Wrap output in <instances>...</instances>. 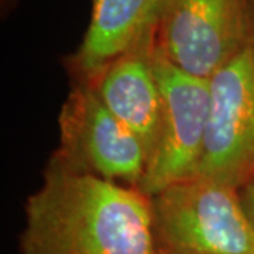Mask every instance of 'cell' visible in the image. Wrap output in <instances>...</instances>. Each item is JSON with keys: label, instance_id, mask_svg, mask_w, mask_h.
<instances>
[{"label": "cell", "instance_id": "cell-1", "mask_svg": "<svg viewBox=\"0 0 254 254\" xmlns=\"http://www.w3.org/2000/svg\"><path fill=\"white\" fill-rule=\"evenodd\" d=\"M21 254H160L151 198L50 163L26 203Z\"/></svg>", "mask_w": 254, "mask_h": 254}, {"label": "cell", "instance_id": "cell-2", "mask_svg": "<svg viewBox=\"0 0 254 254\" xmlns=\"http://www.w3.org/2000/svg\"><path fill=\"white\" fill-rule=\"evenodd\" d=\"M160 254H254V227L237 188L202 177L151 196Z\"/></svg>", "mask_w": 254, "mask_h": 254}, {"label": "cell", "instance_id": "cell-3", "mask_svg": "<svg viewBox=\"0 0 254 254\" xmlns=\"http://www.w3.org/2000/svg\"><path fill=\"white\" fill-rule=\"evenodd\" d=\"M60 145L50 163L73 173L140 188L148 154L93 88L73 83L58 118Z\"/></svg>", "mask_w": 254, "mask_h": 254}, {"label": "cell", "instance_id": "cell-4", "mask_svg": "<svg viewBox=\"0 0 254 254\" xmlns=\"http://www.w3.org/2000/svg\"><path fill=\"white\" fill-rule=\"evenodd\" d=\"M153 66L163 112L158 138L138 188L150 198L177 182L198 175L210 106L209 79L184 72L157 48Z\"/></svg>", "mask_w": 254, "mask_h": 254}, {"label": "cell", "instance_id": "cell-5", "mask_svg": "<svg viewBox=\"0 0 254 254\" xmlns=\"http://www.w3.org/2000/svg\"><path fill=\"white\" fill-rule=\"evenodd\" d=\"M209 85L208 130L196 177L240 190L254 178V40Z\"/></svg>", "mask_w": 254, "mask_h": 254}, {"label": "cell", "instance_id": "cell-6", "mask_svg": "<svg viewBox=\"0 0 254 254\" xmlns=\"http://www.w3.org/2000/svg\"><path fill=\"white\" fill-rule=\"evenodd\" d=\"M250 41L249 0H171L155 48L184 72L210 79Z\"/></svg>", "mask_w": 254, "mask_h": 254}, {"label": "cell", "instance_id": "cell-7", "mask_svg": "<svg viewBox=\"0 0 254 254\" xmlns=\"http://www.w3.org/2000/svg\"><path fill=\"white\" fill-rule=\"evenodd\" d=\"M171 0H92L89 26L76 51L64 60L73 83H91L109 64L157 33Z\"/></svg>", "mask_w": 254, "mask_h": 254}, {"label": "cell", "instance_id": "cell-8", "mask_svg": "<svg viewBox=\"0 0 254 254\" xmlns=\"http://www.w3.org/2000/svg\"><path fill=\"white\" fill-rule=\"evenodd\" d=\"M154 51L155 41L144 43L109 64L91 83H82L93 88L112 115L140 138L148 158L158 138L163 112Z\"/></svg>", "mask_w": 254, "mask_h": 254}, {"label": "cell", "instance_id": "cell-9", "mask_svg": "<svg viewBox=\"0 0 254 254\" xmlns=\"http://www.w3.org/2000/svg\"><path fill=\"white\" fill-rule=\"evenodd\" d=\"M239 192H240V199H242L246 215L254 227V178L247 182L245 187H242Z\"/></svg>", "mask_w": 254, "mask_h": 254}, {"label": "cell", "instance_id": "cell-10", "mask_svg": "<svg viewBox=\"0 0 254 254\" xmlns=\"http://www.w3.org/2000/svg\"><path fill=\"white\" fill-rule=\"evenodd\" d=\"M16 3H17V0H0L3 16H4V14H7V13H10V11L13 10V7L16 6Z\"/></svg>", "mask_w": 254, "mask_h": 254}]
</instances>
